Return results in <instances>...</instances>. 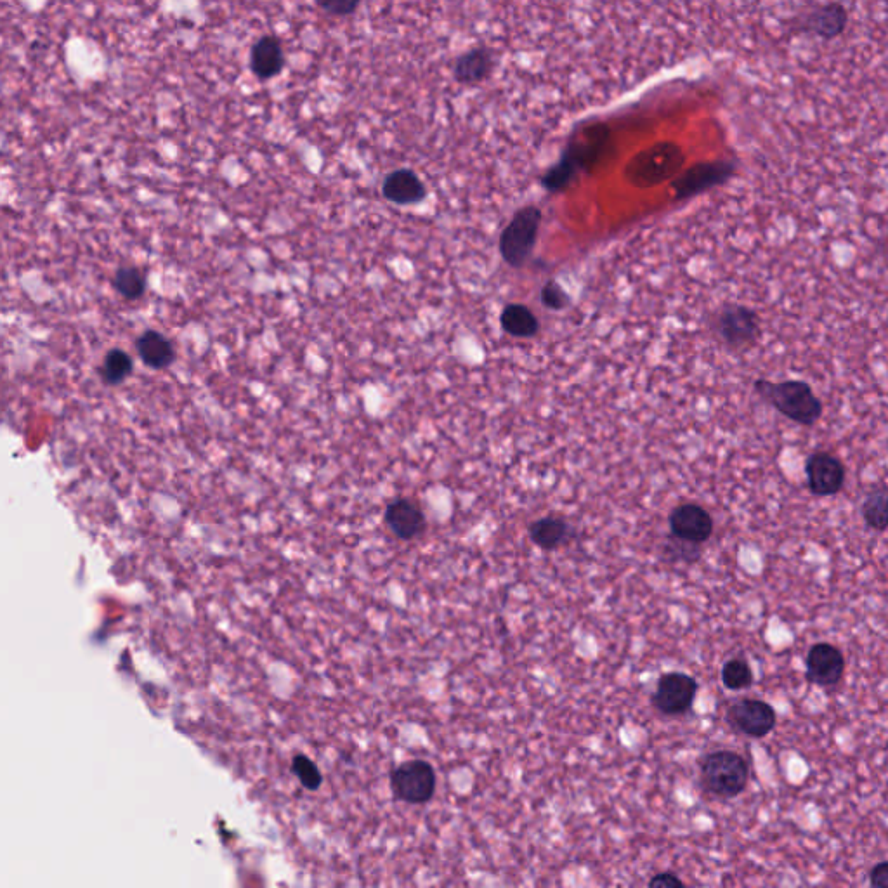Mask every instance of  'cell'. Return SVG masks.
Instances as JSON below:
<instances>
[{
    "instance_id": "cell-1",
    "label": "cell",
    "mask_w": 888,
    "mask_h": 888,
    "mask_svg": "<svg viewBox=\"0 0 888 888\" xmlns=\"http://www.w3.org/2000/svg\"><path fill=\"white\" fill-rule=\"evenodd\" d=\"M757 392L777 412L800 425L816 424L821 417V401L804 380H757Z\"/></svg>"
},
{
    "instance_id": "cell-2",
    "label": "cell",
    "mask_w": 888,
    "mask_h": 888,
    "mask_svg": "<svg viewBox=\"0 0 888 888\" xmlns=\"http://www.w3.org/2000/svg\"><path fill=\"white\" fill-rule=\"evenodd\" d=\"M748 779V762L736 751H712L699 760V784L710 797H738L746 790Z\"/></svg>"
},
{
    "instance_id": "cell-3",
    "label": "cell",
    "mask_w": 888,
    "mask_h": 888,
    "mask_svg": "<svg viewBox=\"0 0 888 888\" xmlns=\"http://www.w3.org/2000/svg\"><path fill=\"white\" fill-rule=\"evenodd\" d=\"M542 212L536 207H524L507 224L500 236V254L512 268H521L535 249Z\"/></svg>"
},
{
    "instance_id": "cell-4",
    "label": "cell",
    "mask_w": 888,
    "mask_h": 888,
    "mask_svg": "<svg viewBox=\"0 0 888 888\" xmlns=\"http://www.w3.org/2000/svg\"><path fill=\"white\" fill-rule=\"evenodd\" d=\"M391 788L406 804H425L434 797L436 772L424 760H410L392 771Z\"/></svg>"
},
{
    "instance_id": "cell-5",
    "label": "cell",
    "mask_w": 888,
    "mask_h": 888,
    "mask_svg": "<svg viewBox=\"0 0 888 888\" xmlns=\"http://www.w3.org/2000/svg\"><path fill=\"white\" fill-rule=\"evenodd\" d=\"M698 694V682L687 673H665L658 680L651 703L666 717H679L691 710Z\"/></svg>"
},
{
    "instance_id": "cell-6",
    "label": "cell",
    "mask_w": 888,
    "mask_h": 888,
    "mask_svg": "<svg viewBox=\"0 0 888 888\" xmlns=\"http://www.w3.org/2000/svg\"><path fill=\"white\" fill-rule=\"evenodd\" d=\"M725 720L739 734L760 739L774 731L777 717L769 703L760 699L745 698L739 699L727 708Z\"/></svg>"
},
{
    "instance_id": "cell-7",
    "label": "cell",
    "mask_w": 888,
    "mask_h": 888,
    "mask_svg": "<svg viewBox=\"0 0 888 888\" xmlns=\"http://www.w3.org/2000/svg\"><path fill=\"white\" fill-rule=\"evenodd\" d=\"M845 672V658L840 649L826 642L810 647L805 660V677L810 684L831 687L842 680Z\"/></svg>"
},
{
    "instance_id": "cell-8",
    "label": "cell",
    "mask_w": 888,
    "mask_h": 888,
    "mask_svg": "<svg viewBox=\"0 0 888 888\" xmlns=\"http://www.w3.org/2000/svg\"><path fill=\"white\" fill-rule=\"evenodd\" d=\"M809 490L817 497H833L845 484V467L830 453L817 451L805 465Z\"/></svg>"
},
{
    "instance_id": "cell-9",
    "label": "cell",
    "mask_w": 888,
    "mask_h": 888,
    "mask_svg": "<svg viewBox=\"0 0 888 888\" xmlns=\"http://www.w3.org/2000/svg\"><path fill=\"white\" fill-rule=\"evenodd\" d=\"M673 536L687 542L705 543L713 533V519L708 510L696 503H684L672 510L668 517Z\"/></svg>"
},
{
    "instance_id": "cell-10",
    "label": "cell",
    "mask_w": 888,
    "mask_h": 888,
    "mask_svg": "<svg viewBox=\"0 0 888 888\" xmlns=\"http://www.w3.org/2000/svg\"><path fill=\"white\" fill-rule=\"evenodd\" d=\"M283 66H285V54L280 40L266 35L255 42L250 53V68L257 79H273L276 75H280Z\"/></svg>"
},
{
    "instance_id": "cell-11",
    "label": "cell",
    "mask_w": 888,
    "mask_h": 888,
    "mask_svg": "<svg viewBox=\"0 0 888 888\" xmlns=\"http://www.w3.org/2000/svg\"><path fill=\"white\" fill-rule=\"evenodd\" d=\"M382 193L396 205H413L425 198V186L413 170L399 169L391 172L382 184Z\"/></svg>"
},
{
    "instance_id": "cell-12",
    "label": "cell",
    "mask_w": 888,
    "mask_h": 888,
    "mask_svg": "<svg viewBox=\"0 0 888 888\" xmlns=\"http://www.w3.org/2000/svg\"><path fill=\"white\" fill-rule=\"evenodd\" d=\"M386 523L401 540H412L424 531L425 517L410 500H396L387 507Z\"/></svg>"
},
{
    "instance_id": "cell-13",
    "label": "cell",
    "mask_w": 888,
    "mask_h": 888,
    "mask_svg": "<svg viewBox=\"0 0 888 888\" xmlns=\"http://www.w3.org/2000/svg\"><path fill=\"white\" fill-rule=\"evenodd\" d=\"M847 27V11L842 4H826L816 9L814 13H810L802 23V30L805 33H812L821 39H835L838 35H842L843 30Z\"/></svg>"
},
{
    "instance_id": "cell-14",
    "label": "cell",
    "mask_w": 888,
    "mask_h": 888,
    "mask_svg": "<svg viewBox=\"0 0 888 888\" xmlns=\"http://www.w3.org/2000/svg\"><path fill=\"white\" fill-rule=\"evenodd\" d=\"M757 325L755 313H751L748 307L741 306L727 307L724 313L720 314L717 323L722 339L731 342L732 346L750 340L755 335Z\"/></svg>"
},
{
    "instance_id": "cell-15",
    "label": "cell",
    "mask_w": 888,
    "mask_h": 888,
    "mask_svg": "<svg viewBox=\"0 0 888 888\" xmlns=\"http://www.w3.org/2000/svg\"><path fill=\"white\" fill-rule=\"evenodd\" d=\"M491 70H493V56L490 51L484 47H477L457 59L453 75L458 84L476 85L488 79Z\"/></svg>"
},
{
    "instance_id": "cell-16",
    "label": "cell",
    "mask_w": 888,
    "mask_h": 888,
    "mask_svg": "<svg viewBox=\"0 0 888 888\" xmlns=\"http://www.w3.org/2000/svg\"><path fill=\"white\" fill-rule=\"evenodd\" d=\"M136 347H138L139 358L143 360V363H146L150 368H155V370L167 368V366L172 365V361L176 358L174 347L170 344V340L164 337L162 333L155 332V330L144 332L139 337Z\"/></svg>"
},
{
    "instance_id": "cell-17",
    "label": "cell",
    "mask_w": 888,
    "mask_h": 888,
    "mask_svg": "<svg viewBox=\"0 0 888 888\" xmlns=\"http://www.w3.org/2000/svg\"><path fill=\"white\" fill-rule=\"evenodd\" d=\"M569 526L559 517H543L529 526V538L536 547L555 550L568 540Z\"/></svg>"
},
{
    "instance_id": "cell-18",
    "label": "cell",
    "mask_w": 888,
    "mask_h": 888,
    "mask_svg": "<svg viewBox=\"0 0 888 888\" xmlns=\"http://www.w3.org/2000/svg\"><path fill=\"white\" fill-rule=\"evenodd\" d=\"M500 323L505 332L517 337V339H529L535 337L540 328L538 318L523 304H510L503 309Z\"/></svg>"
},
{
    "instance_id": "cell-19",
    "label": "cell",
    "mask_w": 888,
    "mask_h": 888,
    "mask_svg": "<svg viewBox=\"0 0 888 888\" xmlns=\"http://www.w3.org/2000/svg\"><path fill=\"white\" fill-rule=\"evenodd\" d=\"M862 517H864V521H866L869 528L875 529V531L882 533V531L887 529V490H885V486L876 488L875 491H871L868 497H866V500L862 503Z\"/></svg>"
},
{
    "instance_id": "cell-20",
    "label": "cell",
    "mask_w": 888,
    "mask_h": 888,
    "mask_svg": "<svg viewBox=\"0 0 888 888\" xmlns=\"http://www.w3.org/2000/svg\"><path fill=\"white\" fill-rule=\"evenodd\" d=\"M722 684L731 691H743L753 684L751 666L741 658H732L722 666Z\"/></svg>"
},
{
    "instance_id": "cell-21",
    "label": "cell",
    "mask_w": 888,
    "mask_h": 888,
    "mask_svg": "<svg viewBox=\"0 0 888 888\" xmlns=\"http://www.w3.org/2000/svg\"><path fill=\"white\" fill-rule=\"evenodd\" d=\"M699 554L701 552H699L698 543L687 542V540H682V538H677V536L673 535L666 540L665 550H663V555H665V559L668 562L693 564V562L698 561Z\"/></svg>"
},
{
    "instance_id": "cell-22",
    "label": "cell",
    "mask_w": 888,
    "mask_h": 888,
    "mask_svg": "<svg viewBox=\"0 0 888 888\" xmlns=\"http://www.w3.org/2000/svg\"><path fill=\"white\" fill-rule=\"evenodd\" d=\"M292 771L295 776L299 777L302 786L307 790H318L323 783V776H321L318 765L314 764L313 760L307 758L306 755H295L292 760Z\"/></svg>"
},
{
    "instance_id": "cell-23",
    "label": "cell",
    "mask_w": 888,
    "mask_h": 888,
    "mask_svg": "<svg viewBox=\"0 0 888 888\" xmlns=\"http://www.w3.org/2000/svg\"><path fill=\"white\" fill-rule=\"evenodd\" d=\"M361 0H316V4L332 16H349L353 14Z\"/></svg>"
},
{
    "instance_id": "cell-24",
    "label": "cell",
    "mask_w": 888,
    "mask_h": 888,
    "mask_svg": "<svg viewBox=\"0 0 888 888\" xmlns=\"http://www.w3.org/2000/svg\"><path fill=\"white\" fill-rule=\"evenodd\" d=\"M542 301L545 306L552 307V309H562V307L568 306L569 297L561 285L549 283L543 287Z\"/></svg>"
},
{
    "instance_id": "cell-25",
    "label": "cell",
    "mask_w": 888,
    "mask_h": 888,
    "mask_svg": "<svg viewBox=\"0 0 888 888\" xmlns=\"http://www.w3.org/2000/svg\"><path fill=\"white\" fill-rule=\"evenodd\" d=\"M869 885L875 888L888 887V862L882 861L875 864V868L869 871Z\"/></svg>"
},
{
    "instance_id": "cell-26",
    "label": "cell",
    "mask_w": 888,
    "mask_h": 888,
    "mask_svg": "<svg viewBox=\"0 0 888 888\" xmlns=\"http://www.w3.org/2000/svg\"><path fill=\"white\" fill-rule=\"evenodd\" d=\"M647 885L651 888L684 887V882L680 880L679 876L673 875V873H658V875L653 876L649 880Z\"/></svg>"
}]
</instances>
